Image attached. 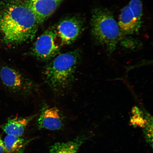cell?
Instances as JSON below:
<instances>
[{
    "instance_id": "cell-11",
    "label": "cell",
    "mask_w": 153,
    "mask_h": 153,
    "mask_svg": "<svg viewBox=\"0 0 153 153\" xmlns=\"http://www.w3.org/2000/svg\"><path fill=\"white\" fill-rule=\"evenodd\" d=\"M36 115L24 118L17 117L11 118L2 127L7 135H12L21 137L23 134L25 129L29 123Z\"/></svg>"
},
{
    "instance_id": "cell-12",
    "label": "cell",
    "mask_w": 153,
    "mask_h": 153,
    "mask_svg": "<svg viewBox=\"0 0 153 153\" xmlns=\"http://www.w3.org/2000/svg\"><path fill=\"white\" fill-rule=\"evenodd\" d=\"M6 153H22L25 145L24 140L20 137L7 135L3 141Z\"/></svg>"
},
{
    "instance_id": "cell-5",
    "label": "cell",
    "mask_w": 153,
    "mask_h": 153,
    "mask_svg": "<svg viewBox=\"0 0 153 153\" xmlns=\"http://www.w3.org/2000/svg\"><path fill=\"white\" fill-rule=\"evenodd\" d=\"M0 80L6 88L15 93L26 95L34 89V85L31 80L7 65L0 66Z\"/></svg>"
},
{
    "instance_id": "cell-13",
    "label": "cell",
    "mask_w": 153,
    "mask_h": 153,
    "mask_svg": "<svg viewBox=\"0 0 153 153\" xmlns=\"http://www.w3.org/2000/svg\"><path fill=\"white\" fill-rule=\"evenodd\" d=\"M129 6L139 27L140 28L142 24L143 16V6L141 0H131Z\"/></svg>"
},
{
    "instance_id": "cell-10",
    "label": "cell",
    "mask_w": 153,
    "mask_h": 153,
    "mask_svg": "<svg viewBox=\"0 0 153 153\" xmlns=\"http://www.w3.org/2000/svg\"><path fill=\"white\" fill-rule=\"evenodd\" d=\"M91 137L89 134H85L68 142L55 143L51 146L50 153H77L82 145Z\"/></svg>"
},
{
    "instance_id": "cell-3",
    "label": "cell",
    "mask_w": 153,
    "mask_h": 153,
    "mask_svg": "<svg viewBox=\"0 0 153 153\" xmlns=\"http://www.w3.org/2000/svg\"><path fill=\"white\" fill-rule=\"evenodd\" d=\"M91 31L94 39L112 53L123 35L111 12L98 7L94 9L91 20Z\"/></svg>"
},
{
    "instance_id": "cell-7",
    "label": "cell",
    "mask_w": 153,
    "mask_h": 153,
    "mask_svg": "<svg viewBox=\"0 0 153 153\" xmlns=\"http://www.w3.org/2000/svg\"><path fill=\"white\" fill-rule=\"evenodd\" d=\"M33 13L38 24L43 23L52 15L63 0H24Z\"/></svg>"
},
{
    "instance_id": "cell-9",
    "label": "cell",
    "mask_w": 153,
    "mask_h": 153,
    "mask_svg": "<svg viewBox=\"0 0 153 153\" xmlns=\"http://www.w3.org/2000/svg\"><path fill=\"white\" fill-rule=\"evenodd\" d=\"M118 24L123 36L136 33L140 29L129 5L122 9Z\"/></svg>"
},
{
    "instance_id": "cell-8",
    "label": "cell",
    "mask_w": 153,
    "mask_h": 153,
    "mask_svg": "<svg viewBox=\"0 0 153 153\" xmlns=\"http://www.w3.org/2000/svg\"><path fill=\"white\" fill-rule=\"evenodd\" d=\"M60 111L56 107L44 105L38 120L40 129L51 131L60 129L63 125V118Z\"/></svg>"
},
{
    "instance_id": "cell-14",
    "label": "cell",
    "mask_w": 153,
    "mask_h": 153,
    "mask_svg": "<svg viewBox=\"0 0 153 153\" xmlns=\"http://www.w3.org/2000/svg\"><path fill=\"white\" fill-rule=\"evenodd\" d=\"M5 151L4 143L0 136V153H4Z\"/></svg>"
},
{
    "instance_id": "cell-6",
    "label": "cell",
    "mask_w": 153,
    "mask_h": 153,
    "mask_svg": "<svg viewBox=\"0 0 153 153\" xmlns=\"http://www.w3.org/2000/svg\"><path fill=\"white\" fill-rule=\"evenodd\" d=\"M85 21L77 15L66 17L54 26L62 45H71L79 37L85 29Z\"/></svg>"
},
{
    "instance_id": "cell-2",
    "label": "cell",
    "mask_w": 153,
    "mask_h": 153,
    "mask_svg": "<svg viewBox=\"0 0 153 153\" xmlns=\"http://www.w3.org/2000/svg\"><path fill=\"white\" fill-rule=\"evenodd\" d=\"M80 58L79 51H68L56 55L46 67L45 82L53 91L64 92L70 87Z\"/></svg>"
},
{
    "instance_id": "cell-1",
    "label": "cell",
    "mask_w": 153,
    "mask_h": 153,
    "mask_svg": "<svg viewBox=\"0 0 153 153\" xmlns=\"http://www.w3.org/2000/svg\"><path fill=\"white\" fill-rule=\"evenodd\" d=\"M38 24L24 0H7L0 10V31L5 45H17L33 39Z\"/></svg>"
},
{
    "instance_id": "cell-4",
    "label": "cell",
    "mask_w": 153,
    "mask_h": 153,
    "mask_svg": "<svg viewBox=\"0 0 153 153\" xmlns=\"http://www.w3.org/2000/svg\"><path fill=\"white\" fill-rule=\"evenodd\" d=\"M58 39L54 26L52 27L37 38L30 51V54L42 61L51 60L56 56L62 46Z\"/></svg>"
}]
</instances>
